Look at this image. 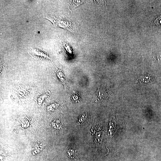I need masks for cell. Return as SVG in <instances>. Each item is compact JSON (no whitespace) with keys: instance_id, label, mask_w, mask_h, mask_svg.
I'll list each match as a JSON object with an SVG mask.
<instances>
[{"instance_id":"1","label":"cell","mask_w":161,"mask_h":161,"mask_svg":"<svg viewBox=\"0 0 161 161\" xmlns=\"http://www.w3.org/2000/svg\"><path fill=\"white\" fill-rule=\"evenodd\" d=\"M28 51L30 55L34 59H49L47 54L40 48L30 47Z\"/></svg>"},{"instance_id":"2","label":"cell","mask_w":161,"mask_h":161,"mask_svg":"<svg viewBox=\"0 0 161 161\" xmlns=\"http://www.w3.org/2000/svg\"><path fill=\"white\" fill-rule=\"evenodd\" d=\"M67 156L71 158H73L75 155V152L73 150H70L68 151L67 153Z\"/></svg>"}]
</instances>
